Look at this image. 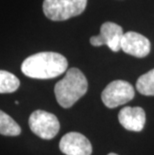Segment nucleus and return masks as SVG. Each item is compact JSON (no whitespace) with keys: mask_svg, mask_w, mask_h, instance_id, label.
<instances>
[{"mask_svg":"<svg viewBox=\"0 0 154 155\" xmlns=\"http://www.w3.org/2000/svg\"><path fill=\"white\" fill-rule=\"evenodd\" d=\"M108 155H117V154H115V153H109Z\"/></svg>","mask_w":154,"mask_h":155,"instance_id":"ddd939ff","label":"nucleus"},{"mask_svg":"<svg viewBox=\"0 0 154 155\" xmlns=\"http://www.w3.org/2000/svg\"><path fill=\"white\" fill-rule=\"evenodd\" d=\"M123 35L121 26L113 22H105L101 25L100 34L90 38V43L93 46L107 45L112 51L117 52L121 49Z\"/></svg>","mask_w":154,"mask_h":155,"instance_id":"423d86ee","label":"nucleus"},{"mask_svg":"<svg viewBox=\"0 0 154 155\" xmlns=\"http://www.w3.org/2000/svg\"><path fill=\"white\" fill-rule=\"evenodd\" d=\"M20 81L14 74L0 70V93H12L19 88Z\"/></svg>","mask_w":154,"mask_h":155,"instance_id":"9b49d317","label":"nucleus"},{"mask_svg":"<svg viewBox=\"0 0 154 155\" xmlns=\"http://www.w3.org/2000/svg\"><path fill=\"white\" fill-rule=\"evenodd\" d=\"M59 148L65 155H91L92 146L83 134L69 132L61 138Z\"/></svg>","mask_w":154,"mask_h":155,"instance_id":"0eeeda50","label":"nucleus"},{"mask_svg":"<svg viewBox=\"0 0 154 155\" xmlns=\"http://www.w3.org/2000/svg\"><path fill=\"white\" fill-rule=\"evenodd\" d=\"M136 88L142 95L154 96V69H151L137 79Z\"/></svg>","mask_w":154,"mask_h":155,"instance_id":"f8f14e48","label":"nucleus"},{"mask_svg":"<svg viewBox=\"0 0 154 155\" xmlns=\"http://www.w3.org/2000/svg\"><path fill=\"white\" fill-rule=\"evenodd\" d=\"M21 133L20 126L8 114L0 110V134L5 136H18Z\"/></svg>","mask_w":154,"mask_h":155,"instance_id":"9d476101","label":"nucleus"},{"mask_svg":"<svg viewBox=\"0 0 154 155\" xmlns=\"http://www.w3.org/2000/svg\"><path fill=\"white\" fill-rule=\"evenodd\" d=\"M87 5V0H44L43 12L53 21H63L82 13Z\"/></svg>","mask_w":154,"mask_h":155,"instance_id":"7ed1b4c3","label":"nucleus"},{"mask_svg":"<svg viewBox=\"0 0 154 155\" xmlns=\"http://www.w3.org/2000/svg\"><path fill=\"white\" fill-rule=\"evenodd\" d=\"M135 91L129 82L115 80L110 82L101 94V99L106 107L115 108L132 100Z\"/></svg>","mask_w":154,"mask_h":155,"instance_id":"39448f33","label":"nucleus"},{"mask_svg":"<svg viewBox=\"0 0 154 155\" xmlns=\"http://www.w3.org/2000/svg\"><path fill=\"white\" fill-rule=\"evenodd\" d=\"M68 66L67 59L57 52H39L29 56L21 65V71L34 79H51L63 74Z\"/></svg>","mask_w":154,"mask_h":155,"instance_id":"f257e3e1","label":"nucleus"},{"mask_svg":"<svg viewBox=\"0 0 154 155\" xmlns=\"http://www.w3.org/2000/svg\"><path fill=\"white\" fill-rule=\"evenodd\" d=\"M87 89L88 82L84 74L79 69L70 68L64 78L55 84L54 93L61 107L69 108L86 93Z\"/></svg>","mask_w":154,"mask_h":155,"instance_id":"f03ea898","label":"nucleus"},{"mask_svg":"<svg viewBox=\"0 0 154 155\" xmlns=\"http://www.w3.org/2000/svg\"><path fill=\"white\" fill-rule=\"evenodd\" d=\"M150 48L151 44L145 36L133 31L124 33L121 41V49L125 53L132 55L134 57L143 58L149 54Z\"/></svg>","mask_w":154,"mask_h":155,"instance_id":"6e6552de","label":"nucleus"},{"mask_svg":"<svg viewBox=\"0 0 154 155\" xmlns=\"http://www.w3.org/2000/svg\"><path fill=\"white\" fill-rule=\"evenodd\" d=\"M118 119L125 129L139 132L144 128L146 115L141 107H124L119 112Z\"/></svg>","mask_w":154,"mask_h":155,"instance_id":"1a4fd4ad","label":"nucleus"},{"mask_svg":"<svg viewBox=\"0 0 154 155\" xmlns=\"http://www.w3.org/2000/svg\"><path fill=\"white\" fill-rule=\"evenodd\" d=\"M29 127L42 139L50 140L57 135L60 124L54 114L44 110H36L29 117Z\"/></svg>","mask_w":154,"mask_h":155,"instance_id":"20e7f679","label":"nucleus"}]
</instances>
